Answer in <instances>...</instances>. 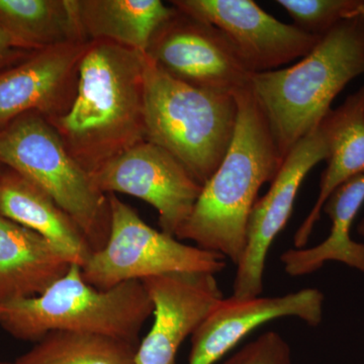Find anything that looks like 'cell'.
<instances>
[{
    "label": "cell",
    "instance_id": "6da1fadb",
    "mask_svg": "<svg viewBox=\"0 0 364 364\" xmlns=\"http://www.w3.org/2000/svg\"><path fill=\"white\" fill-rule=\"evenodd\" d=\"M145 69L144 53L105 40L86 45L73 102L49 122L88 173L146 141Z\"/></svg>",
    "mask_w": 364,
    "mask_h": 364
},
{
    "label": "cell",
    "instance_id": "7a4b0ae2",
    "mask_svg": "<svg viewBox=\"0 0 364 364\" xmlns=\"http://www.w3.org/2000/svg\"><path fill=\"white\" fill-rule=\"evenodd\" d=\"M235 97L238 117L231 146L203 186L176 238L221 254L237 267L245 250L249 218L258 191L273 181L282 160L250 87L235 93Z\"/></svg>",
    "mask_w": 364,
    "mask_h": 364
},
{
    "label": "cell",
    "instance_id": "3957f363",
    "mask_svg": "<svg viewBox=\"0 0 364 364\" xmlns=\"http://www.w3.org/2000/svg\"><path fill=\"white\" fill-rule=\"evenodd\" d=\"M364 74V16L345 18L289 68L254 73L250 90L280 159L322 123L333 100Z\"/></svg>",
    "mask_w": 364,
    "mask_h": 364
},
{
    "label": "cell",
    "instance_id": "277c9868",
    "mask_svg": "<svg viewBox=\"0 0 364 364\" xmlns=\"http://www.w3.org/2000/svg\"><path fill=\"white\" fill-rule=\"evenodd\" d=\"M153 314L142 282L98 289L85 279L81 267L68 272L33 298L0 303V327L14 338L40 341L54 331L90 333L140 343V333Z\"/></svg>",
    "mask_w": 364,
    "mask_h": 364
},
{
    "label": "cell",
    "instance_id": "5b68a950",
    "mask_svg": "<svg viewBox=\"0 0 364 364\" xmlns=\"http://www.w3.org/2000/svg\"><path fill=\"white\" fill-rule=\"evenodd\" d=\"M237 117L235 95L186 85L146 56V141L170 153L200 186L226 156Z\"/></svg>",
    "mask_w": 364,
    "mask_h": 364
},
{
    "label": "cell",
    "instance_id": "8992f818",
    "mask_svg": "<svg viewBox=\"0 0 364 364\" xmlns=\"http://www.w3.org/2000/svg\"><path fill=\"white\" fill-rule=\"evenodd\" d=\"M0 163L51 196L82 231L92 252L104 247L111 228L109 196L69 154L45 117L30 112L0 130Z\"/></svg>",
    "mask_w": 364,
    "mask_h": 364
},
{
    "label": "cell",
    "instance_id": "52a82bcc",
    "mask_svg": "<svg viewBox=\"0 0 364 364\" xmlns=\"http://www.w3.org/2000/svg\"><path fill=\"white\" fill-rule=\"evenodd\" d=\"M107 196L111 208L109 238L81 267L91 286L109 289L169 273L215 274L226 268L227 258L221 254L186 245L176 237L153 229L117 195Z\"/></svg>",
    "mask_w": 364,
    "mask_h": 364
},
{
    "label": "cell",
    "instance_id": "ba28073f",
    "mask_svg": "<svg viewBox=\"0 0 364 364\" xmlns=\"http://www.w3.org/2000/svg\"><path fill=\"white\" fill-rule=\"evenodd\" d=\"M145 55L177 80L212 92L246 90L254 74L219 28L176 9L153 35Z\"/></svg>",
    "mask_w": 364,
    "mask_h": 364
},
{
    "label": "cell",
    "instance_id": "9c48e42d",
    "mask_svg": "<svg viewBox=\"0 0 364 364\" xmlns=\"http://www.w3.org/2000/svg\"><path fill=\"white\" fill-rule=\"evenodd\" d=\"M105 195L124 193L156 208L164 233L176 237L193 213L203 186L166 150L136 144L90 174Z\"/></svg>",
    "mask_w": 364,
    "mask_h": 364
},
{
    "label": "cell",
    "instance_id": "30bf717a",
    "mask_svg": "<svg viewBox=\"0 0 364 364\" xmlns=\"http://www.w3.org/2000/svg\"><path fill=\"white\" fill-rule=\"evenodd\" d=\"M329 155V138L323 119L317 128L289 151L267 195L256 200L249 218L247 241L237 265L231 298L244 301L263 291V274L268 251L291 218L304 179Z\"/></svg>",
    "mask_w": 364,
    "mask_h": 364
},
{
    "label": "cell",
    "instance_id": "8fae6325",
    "mask_svg": "<svg viewBox=\"0 0 364 364\" xmlns=\"http://www.w3.org/2000/svg\"><path fill=\"white\" fill-rule=\"evenodd\" d=\"M170 4L219 28L253 73L277 70L304 58L321 39L277 20L252 0H173Z\"/></svg>",
    "mask_w": 364,
    "mask_h": 364
},
{
    "label": "cell",
    "instance_id": "7c38bea8",
    "mask_svg": "<svg viewBox=\"0 0 364 364\" xmlns=\"http://www.w3.org/2000/svg\"><path fill=\"white\" fill-rule=\"evenodd\" d=\"M154 322L138 345L136 364H176L182 342L195 333L224 296L215 274L177 272L142 280Z\"/></svg>",
    "mask_w": 364,
    "mask_h": 364
},
{
    "label": "cell",
    "instance_id": "4fadbf2b",
    "mask_svg": "<svg viewBox=\"0 0 364 364\" xmlns=\"http://www.w3.org/2000/svg\"><path fill=\"white\" fill-rule=\"evenodd\" d=\"M87 43L36 51L0 72V130L30 112H38L48 121L65 114L75 97Z\"/></svg>",
    "mask_w": 364,
    "mask_h": 364
},
{
    "label": "cell",
    "instance_id": "5bb4252c",
    "mask_svg": "<svg viewBox=\"0 0 364 364\" xmlns=\"http://www.w3.org/2000/svg\"><path fill=\"white\" fill-rule=\"evenodd\" d=\"M324 294L317 289L238 301L223 299L191 335L188 364H214L261 325L296 317L317 327L323 320Z\"/></svg>",
    "mask_w": 364,
    "mask_h": 364
},
{
    "label": "cell",
    "instance_id": "9a60e30c",
    "mask_svg": "<svg viewBox=\"0 0 364 364\" xmlns=\"http://www.w3.org/2000/svg\"><path fill=\"white\" fill-rule=\"evenodd\" d=\"M71 264L39 234L0 215V303L39 296Z\"/></svg>",
    "mask_w": 364,
    "mask_h": 364
},
{
    "label": "cell",
    "instance_id": "2e32d148",
    "mask_svg": "<svg viewBox=\"0 0 364 364\" xmlns=\"http://www.w3.org/2000/svg\"><path fill=\"white\" fill-rule=\"evenodd\" d=\"M0 215L39 234L80 267L92 253L82 231L51 196L11 169L0 173Z\"/></svg>",
    "mask_w": 364,
    "mask_h": 364
},
{
    "label": "cell",
    "instance_id": "e0dca14e",
    "mask_svg": "<svg viewBox=\"0 0 364 364\" xmlns=\"http://www.w3.org/2000/svg\"><path fill=\"white\" fill-rule=\"evenodd\" d=\"M329 138L327 167L321 177L317 200L294 237L296 248L308 243L330 195L343 182L364 172V85L324 117Z\"/></svg>",
    "mask_w": 364,
    "mask_h": 364
},
{
    "label": "cell",
    "instance_id": "ac0fdd59",
    "mask_svg": "<svg viewBox=\"0 0 364 364\" xmlns=\"http://www.w3.org/2000/svg\"><path fill=\"white\" fill-rule=\"evenodd\" d=\"M364 203V172L356 174L335 189L322 212L332 223L329 236L311 248L286 251L280 260L291 277L317 272L328 261H337L364 273V243L352 240L351 226Z\"/></svg>",
    "mask_w": 364,
    "mask_h": 364
},
{
    "label": "cell",
    "instance_id": "d6986e66",
    "mask_svg": "<svg viewBox=\"0 0 364 364\" xmlns=\"http://www.w3.org/2000/svg\"><path fill=\"white\" fill-rule=\"evenodd\" d=\"M88 42L105 40L145 54L153 35L176 13L160 0H75Z\"/></svg>",
    "mask_w": 364,
    "mask_h": 364
},
{
    "label": "cell",
    "instance_id": "ffe728a7",
    "mask_svg": "<svg viewBox=\"0 0 364 364\" xmlns=\"http://www.w3.org/2000/svg\"><path fill=\"white\" fill-rule=\"evenodd\" d=\"M0 26L33 52L88 42L75 0H0Z\"/></svg>",
    "mask_w": 364,
    "mask_h": 364
},
{
    "label": "cell",
    "instance_id": "44dd1931",
    "mask_svg": "<svg viewBox=\"0 0 364 364\" xmlns=\"http://www.w3.org/2000/svg\"><path fill=\"white\" fill-rule=\"evenodd\" d=\"M138 345L105 335L54 331L16 364H136Z\"/></svg>",
    "mask_w": 364,
    "mask_h": 364
},
{
    "label": "cell",
    "instance_id": "7402d4cb",
    "mask_svg": "<svg viewBox=\"0 0 364 364\" xmlns=\"http://www.w3.org/2000/svg\"><path fill=\"white\" fill-rule=\"evenodd\" d=\"M294 26L311 35L322 37L345 18L358 16L360 0H279Z\"/></svg>",
    "mask_w": 364,
    "mask_h": 364
},
{
    "label": "cell",
    "instance_id": "603a6c76",
    "mask_svg": "<svg viewBox=\"0 0 364 364\" xmlns=\"http://www.w3.org/2000/svg\"><path fill=\"white\" fill-rule=\"evenodd\" d=\"M224 364H291V347L279 333L267 332Z\"/></svg>",
    "mask_w": 364,
    "mask_h": 364
},
{
    "label": "cell",
    "instance_id": "cb8c5ba5",
    "mask_svg": "<svg viewBox=\"0 0 364 364\" xmlns=\"http://www.w3.org/2000/svg\"><path fill=\"white\" fill-rule=\"evenodd\" d=\"M32 53L0 26V72L20 63Z\"/></svg>",
    "mask_w": 364,
    "mask_h": 364
},
{
    "label": "cell",
    "instance_id": "d4e9b609",
    "mask_svg": "<svg viewBox=\"0 0 364 364\" xmlns=\"http://www.w3.org/2000/svg\"><path fill=\"white\" fill-rule=\"evenodd\" d=\"M358 234L360 235V236L363 237V238H364V218L363 220H361L360 222H359V224L358 226Z\"/></svg>",
    "mask_w": 364,
    "mask_h": 364
},
{
    "label": "cell",
    "instance_id": "484cf974",
    "mask_svg": "<svg viewBox=\"0 0 364 364\" xmlns=\"http://www.w3.org/2000/svg\"><path fill=\"white\" fill-rule=\"evenodd\" d=\"M0 364H16V363H2V361H0Z\"/></svg>",
    "mask_w": 364,
    "mask_h": 364
}]
</instances>
